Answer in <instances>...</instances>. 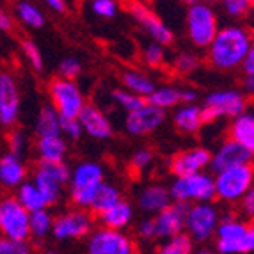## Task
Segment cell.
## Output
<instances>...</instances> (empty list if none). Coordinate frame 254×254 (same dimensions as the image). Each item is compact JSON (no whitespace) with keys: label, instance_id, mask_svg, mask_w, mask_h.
I'll use <instances>...</instances> for the list:
<instances>
[{"label":"cell","instance_id":"6da1fadb","mask_svg":"<svg viewBox=\"0 0 254 254\" xmlns=\"http://www.w3.org/2000/svg\"><path fill=\"white\" fill-rule=\"evenodd\" d=\"M253 50V34L242 25L220 27L210 47L206 48V59L210 66L219 71H233L238 69Z\"/></svg>","mask_w":254,"mask_h":254},{"label":"cell","instance_id":"7a4b0ae2","mask_svg":"<svg viewBox=\"0 0 254 254\" xmlns=\"http://www.w3.org/2000/svg\"><path fill=\"white\" fill-rule=\"evenodd\" d=\"M213 238L219 254H251L254 251V228L251 220L240 219L235 213L220 215Z\"/></svg>","mask_w":254,"mask_h":254},{"label":"cell","instance_id":"3957f363","mask_svg":"<svg viewBox=\"0 0 254 254\" xmlns=\"http://www.w3.org/2000/svg\"><path fill=\"white\" fill-rule=\"evenodd\" d=\"M103 182H105V169L100 162H78L71 169L68 187H66L73 208H80V210L89 212L91 201Z\"/></svg>","mask_w":254,"mask_h":254},{"label":"cell","instance_id":"277c9868","mask_svg":"<svg viewBox=\"0 0 254 254\" xmlns=\"http://www.w3.org/2000/svg\"><path fill=\"white\" fill-rule=\"evenodd\" d=\"M187 36L195 48H208L219 32V14L206 2H192L185 13Z\"/></svg>","mask_w":254,"mask_h":254},{"label":"cell","instance_id":"5b68a950","mask_svg":"<svg viewBox=\"0 0 254 254\" xmlns=\"http://www.w3.org/2000/svg\"><path fill=\"white\" fill-rule=\"evenodd\" d=\"M169 189V195L173 203H182L190 206V204L199 203H213L215 199V183H213V174L210 173H197L190 176H182L174 178Z\"/></svg>","mask_w":254,"mask_h":254},{"label":"cell","instance_id":"8992f818","mask_svg":"<svg viewBox=\"0 0 254 254\" xmlns=\"http://www.w3.org/2000/svg\"><path fill=\"white\" fill-rule=\"evenodd\" d=\"M249 107V100L244 94V91L238 89H217L212 91L204 98V103L201 107L203 125L215 123L219 119H233L237 116L244 114Z\"/></svg>","mask_w":254,"mask_h":254},{"label":"cell","instance_id":"52a82bcc","mask_svg":"<svg viewBox=\"0 0 254 254\" xmlns=\"http://www.w3.org/2000/svg\"><path fill=\"white\" fill-rule=\"evenodd\" d=\"M213 183H215V199L226 204H238L247 192L253 190V164L237 165V167L220 171L213 174Z\"/></svg>","mask_w":254,"mask_h":254},{"label":"cell","instance_id":"ba28073f","mask_svg":"<svg viewBox=\"0 0 254 254\" xmlns=\"http://www.w3.org/2000/svg\"><path fill=\"white\" fill-rule=\"evenodd\" d=\"M69 174H71V167L66 162H63V164L38 162L32 183L38 187L47 208L55 206V204H59L63 201L64 189L68 187L69 182Z\"/></svg>","mask_w":254,"mask_h":254},{"label":"cell","instance_id":"9c48e42d","mask_svg":"<svg viewBox=\"0 0 254 254\" xmlns=\"http://www.w3.org/2000/svg\"><path fill=\"white\" fill-rule=\"evenodd\" d=\"M219 220L220 212L213 203L190 204L187 208L183 233L190 238L192 244H206L215 237Z\"/></svg>","mask_w":254,"mask_h":254},{"label":"cell","instance_id":"30bf717a","mask_svg":"<svg viewBox=\"0 0 254 254\" xmlns=\"http://www.w3.org/2000/svg\"><path fill=\"white\" fill-rule=\"evenodd\" d=\"M48 96L50 105L59 114L61 119H76L85 105L84 93L78 84L71 80H63L59 76L52 78L48 84Z\"/></svg>","mask_w":254,"mask_h":254},{"label":"cell","instance_id":"8fae6325","mask_svg":"<svg viewBox=\"0 0 254 254\" xmlns=\"http://www.w3.org/2000/svg\"><path fill=\"white\" fill-rule=\"evenodd\" d=\"M94 229V217L87 210L69 208L54 217L52 237L57 242H73L89 237Z\"/></svg>","mask_w":254,"mask_h":254},{"label":"cell","instance_id":"7c38bea8","mask_svg":"<svg viewBox=\"0 0 254 254\" xmlns=\"http://www.w3.org/2000/svg\"><path fill=\"white\" fill-rule=\"evenodd\" d=\"M87 254H137V242L127 231L96 228L87 237Z\"/></svg>","mask_w":254,"mask_h":254},{"label":"cell","instance_id":"4fadbf2b","mask_svg":"<svg viewBox=\"0 0 254 254\" xmlns=\"http://www.w3.org/2000/svg\"><path fill=\"white\" fill-rule=\"evenodd\" d=\"M0 237L29 242V212L20 206L14 195L0 197Z\"/></svg>","mask_w":254,"mask_h":254},{"label":"cell","instance_id":"5bb4252c","mask_svg":"<svg viewBox=\"0 0 254 254\" xmlns=\"http://www.w3.org/2000/svg\"><path fill=\"white\" fill-rule=\"evenodd\" d=\"M127 11L139 23L140 29L153 39V43L167 47V45H171L174 41L173 30L165 25V21L148 4H144V2H128Z\"/></svg>","mask_w":254,"mask_h":254},{"label":"cell","instance_id":"9a60e30c","mask_svg":"<svg viewBox=\"0 0 254 254\" xmlns=\"http://www.w3.org/2000/svg\"><path fill=\"white\" fill-rule=\"evenodd\" d=\"M210 160H212L210 149L204 146H194V148H187L174 153L169 160V171L174 174V178L204 173L210 167Z\"/></svg>","mask_w":254,"mask_h":254},{"label":"cell","instance_id":"2e32d148","mask_svg":"<svg viewBox=\"0 0 254 254\" xmlns=\"http://www.w3.org/2000/svg\"><path fill=\"white\" fill-rule=\"evenodd\" d=\"M21 96L18 82L9 71H0V125L14 128L20 118Z\"/></svg>","mask_w":254,"mask_h":254},{"label":"cell","instance_id":"e0dca14e","mask_svg":"<svg viewBox=\"0 0 254 254\" xmlns=\"http://www.w3.org/2000/svg\"><path fill=\"white\" fill-rule=\"evenodd\" d=\"M165 118H167V114L164 110L149 105V103H144L140 109L127 114L125 130L133 137H148L165 123Z\"/></svg>","mask_w":254,"mask_h":254},{"label":"cell","instance_id":"ac0fdd59","mask_svg":"<svg viewBox=\"0 0 254 254\" xmlns=\"http://www.w3.org/2000/svg\"><path fill=\"white\" fill-rule=\"evenodd\" d=\"M187 208H189L187 204L171 203L165 210H162L160 213H157V215L153 217L157 240L164 242V240H169V238L178 237V235L183 233Z\"/></svg>","mask_w":254,"mask_h":254},{"label":"cell","instance_id":"d6986e66","mask_svg":"<svg viewBox=\"0 0 254 254\" xmlns=\"http://www.w3.org/2000/svg\"><path fill=\"white\" fill-rule=\"evenodd\" d=\"M253 162V153L247 151L246 148L238 146L237 142L229 139H224L217 146L215 151H212V160H210V167L212 171L210 174H217L220 171L229 169V167H237V165H246Z\"/></svg>","mask_w":254,"mask_h":254},{"label":"cell","instance_id":"ffe728a7","mask_svg":"<svg viewBox=\"0 0 254 254\" xmlns=\"http://www.w3.org/2000/svg\"><path fill=\"white\" fill-rule=\"evenodd\" d=\"M76 121L80 125L82 133H87L94 140H107L114 133V127L107 114L93 103H85Z\"/></svg>","mask_w":254,"mask_h":254},{"label":"cell","instance_id":"44dd1931","mask_svg":"<svg viewBox=\"0 0 254 254\" xmlns=\"http://www.w3.org/2000/svg\"><path fill=\"white\" fill-rule=\"evenodd\" d=\"M27 164L23 158L14 157L11 153L0 155V189L16 190L23 182H27Z\"/></svg>","mask_w":254,"mask_h":254},{"label":"cell","instance_id":"7402d4cb","mask_svg":"<svg viewBox=\"0 0 254 254\" xmlns=\"http://www.w3.org/2000/svg\"><path fill=\"white\" fill-rule=\"evenodd\" d=\"M173 203L169 195V189L160 183H151V185H144L137 194V206L140 212H144L146 215H157L162 210L169 206Z\"/></svg>","mask_w":254,"mask_h":254},{"label":"cell","instance_id":"603a6c76","mask_svg":"<svg viewBox=\"0 0 254 254\" xmlns=\"http://www.w3.org/2000/svg\"><path fill=\"white\" fill-rule=\"evenodd\" d=\"M228 139L254 153V114L251 110L231 119L228 127Z\"/></svg>","mask_w":254,"mask_h":254},{"label":"cell","instance_id":"cb8c5ba5","mask_svg":"<svg viewBox=\"0 0 254 254\" xmlns=\"http://www.w3.org/2000/svg\"><path fill=\"white\" fill-rule=\"evenodd\" d=\"M135 219V210L131 206V203L121 199L118 204L109 208L107 212L98 215V222L102 224V228L114 229V231H125L130 228L131 222Z\"/></svg>","mask_w":254,"mask_h":254},{"label":"cell","instance_id":"d4e9b609","mask_svg":"<svg viewBox=\"0 0 254 254\" xmlns=\"http://www.w3.org/2000/svg\"><path fill=\"white\" fill-rule=\"evenodd\" d=\"M173 125L183 135H194V133H197L204 127L203 116H201V105L189 103V105L176 107L173 112Z\"/></svg>","mask_w":254,"mask_h":254},{"label":"cell","instance_id":"484cf974","mask_svg":"<svg viewBox=\"0 0 254 254\" xmlns=\"http://www.w3.org/2000/svg\"><path fill=\"white\" fill-rule=\"evenodd\" d=\"M36 153H38L39 162L63 164L68 157V140H64L61 135L41 137L36 140Z\"/></svg>","mask_w":254,"mask_h":254},{"label":"cell","instance_id":"4316f807","mask_svg":"<svg viewBox=\"0 0 254 254\" xmlns=\"http://www.w3.org/2000/svg\"><path fill=\"white\" fill-rule=\"evenodd\" d=\"M121 82H123V89L128 91V93L135 94L139 98H148L149 94L155 91V80H153L151 76L146 75L144 71H139V69H127V71L121 75Z\"/></svg>","mask_w":254,"mask_h":254},{"label":"cell","instance_id":"83f0119b","mask_svg":"<svg viewBox=\"0 0 254 254\" xmlns=\"http://www.w3.org/2000/svg\"><path fill=\"white\" fill-rule=\"evenodd\" d=\"M121 199H123V194L119 190V187H116L114 183L110 182H103L96 190V194H94L93 201H91L89 212L98 217L100 213L107 212L109 208L118 204Z\"/></svg>","mask_w":254,"mask_h":254},{"label":"cell","instance_id":"f1b7e54d","mask_svg":"<svg viewBox=\"0 0 254 254\" xmlns=\"http://www.w3.org/2000/svg\"><path fill=\"white\" fill-rule=\"evenodd\" d=\"M34 133L38 139H41V137L61 135V118L50 103L43 105L39 109L38 118H36V123H34Z\"/></svg>","mask_w":254,"mask_h":254},{"label":"cell","instance_id":"f546056e","mask_svg":"<svg viewBox=\"0 0 254 254\" xmlns=\"http://www.w3.org/2000/svg\"><path fill=\"white\" fill-rule=\"evenodd\" d=\"M146 103L157 107L164 112H167L169 109H176L182 105V87H176V85L155 87V91L146 98Z\"/></svg>","mask_w":254,"mask_h":254},{"label":"cell","instance_id":"4dcf8cb0","mask_svg":"<svg viewBox=\"0 0 254 254\" xmlns=\"http://www.w3.org/2000/svg\"><path fill=\"white\" fill-rule=\"evenodd\" d=\"M14 192H16V194H14V199H16L18 203H20V206L23 208V210H27L29 213L47 208L43 195L39 194L38 187L32 183V180H30V182L29 180L23 182Z\"/></svg>","mask_w":254,"mask_h":254},{"label":"cell","instance_id":"1f68e13d","mask_svg":"<svg viewBox=\"0 0 254 254\" xmlns=\"http://www.w3.org/2000/svg\"><path fill=\"white\" fill-rule=\"evenodd\" d=\"M52 224H54V215L48 208L29 213V238L41 244L48 235H52Z\"/></svg>","mask_w":254,"mask_h":254},{"label":"cell","instance_id":"d6a6232c","mask_svg":"<svg viewBox=\"0 0 254 254\" xmlns=\"http://www.w3.org/2000/svg\"><path fill=\"white\" fill-rule=\"evenodd\" d=\"M14 11H16L18 20L29 29H43L45 23H47V18H45V13L41 11V7L32 4V2H18L14 5Z\"/></svg>","mask_w":254,"mask_h":254},{"label":"cell","instance_id":"836d02e7","mask_svg":"<svg viewBox=\"0 0 254 254\" xmlns=\"http://www.w3.org/2000/svg\"><path fill=\"white\" fill-rule=\"evenodd\" d=\"M153 254H194V244L185 233L164 240Z\"/></svg>","mask_w":254,"mask_h":254},{"label":"cell","instance_id":"e575fe53","mask_svg":"<svg viewBox=\"0 0 254 254\" xmlns=\"http://www.w3.org/2000/svg\"><path fill=\"white\" fill-rule=\"evenodd\" d=\"M5 144H7V153H11L14 157L23 158V155L29 149V137L20 128H11V131L5 137Z\"/></svg>","mask_w":254,"mask_h":254},{"label":"cell","instance_id":"d590c367","mask_svg":"<svg viewBox=\"0 0 254 254\" xmlns=\"http://www.w3.org/2000/svg\"><path fill=\"white\" fill-rule=\"evenodd\" d=\"M112 100H114L116 105H118L119 109H123L127 114H130V112H133V110L140 109V107L146 103L144 98H139V96L128 93V91H125V89H114L112 91Z\"/></svg>","mask_w":254,"mask_h":254},{"label":"cell","instance_id":"8d00e7d4","mask_svg":"<svg viewBox=\"0 0 254 254\" xmlns=\"http://www.w3.org/2000/svg\"><path fill=\"white\" fill-rule=\"evenodd\" d=\"M199 64H201V61L195 54H192V52H182V54L176 55L173 66L176 73H180V75H183V76H189L199 68Z\"/></svg>","mask_w":254,"mask_h":254},{"label":"cell","instance_id":"74e56055","mask_svg":"<svg viewBox=\"0 0 254 254\" xmlns=\"http://www.w3.org/2000/svg\"><path fill=\"white\" fill-rule=\"evenodd\" d=\"M82 69H84V66H82L80 59H76L73 55H68V57L61 59L59 66H57L59 78H63V80H71V82H75L76 78L82 75Z\"/></svg>","mask_w":254,"mask_h":254},{"label":"cell","instance_id":"f35d334b","mask_svg":"<svg viewBox=\"0 0 254 254\" xmlns=\"http://www.w3.org/2000/svg\"><path fill=\"white\" fill-rule=\"evenodd\" d=\"M142 63L149 68L157 69L164 66L165 63V47L158 45V43H149L142 48Z\"/></svg>","mask_w":254,"mask_h":254},{"label":"cell","instance_id":"ab89813d","mask_svg":"<svg viewBox=\"0 0 254 254\" xmlns=\"http://www.w3.org/2000/svg\"><path fill=\"white\" fill-rule=\"evenodd\" d=\"M220 5H222V11H224L226 16L233 18V20L246 18L253 11V2L251 0H224Z\"/></svg>","mask_w":254,"mask_h":254},{"label":"cell","instance_id":"60d3db41","mask_svg":"<svg viewBox=\"0 0 254 254\" xmlns=\"http://www.w3.org/2000/svg\"><path fill=\"white\" fill-rule=\"evenodd\" d=\"M21 52L25 55L27 63L30 64V68L34 69V71L41 73L43 68H45V63H43V55L38 45L32 39H23L21 41Z\"/></svg>","mask_w":254,"mask_h":254},{"label":"cell","instance_id":"b9f144b4","mask_svg":"<svg viewBox=\"0 0 254 254\" xmlns=\"http://www.w3.org/2000/svg\"><path fill=\"white\" fill-rule=\"evenodd\" d=\"M91 13L96 18L102 20H112L118 16L119 13V4L116 0H93L89 4Z\"/></svg>","mask_w":254,"mask_h":254},{"label":"cell","instance_id":"7bdbcfd3","mask_svg":"<svg viewBox=\"0 0 254 254\" xmlns=\"http://www.w3.org/2000/svg\"><path fill=\"white\" fill-rule=\"evenodd\" d=\"M155 160V153L149 148H139L135 149V153L130 158V167L135 173H144L146 169H149Z\"/></svg>","mask_w":254,"mask_h":254},{"label":"cell","instance_id":"ee69618b","mask_svg":"<svg viewBox=\"0 0 254 254\" xmlns=\"http://www.w3.org/2000/svg\"><path fill=\"white\" fill-rule=\"evenodd\" d=\"M34 249L29 242H16L0 237V254H32Z\"/></svg>","mask_w":254,"mask_h":254},{"label":"cell","instance_id":"f6af8a7d","mask_svg":"<svg viewBox=\"0 0 254 254\" xmlns=\"http://www.w3.org/2000/svg\"><path fill=\"white\" fill-rule=\"evenodd\" d=\"M61 137L64 140H78L82 137V128L76 119H61Z\"/></svg>","mask_w":254,"mask_h":254},{"label":"cell","instance_id":"bcb514c9","mask_svg":"<svg viewBox=\"0 0 254 254\" xmlns=\"http://www.w3.org/2000/svg\"><path fill=\"white\" fill-rule=\"evenodd\" d=\"M135 231H137V237H139L142 242L157 240V235H155V224H153V217H146V219L139 220Z\"/></svg>","mask_w":254,"mask_h":254},{"label":"cell","instance_id":"7dc6e473","mask_svg":"<svg viewBox=\"0 0 254 254\" xmlns=\"http://www.w3.org/2000/svg\"><path fill=\"white\" fill-rule=\"evenodd\" d=\"M238 204H240V208H242V213L251 219V217L254 215V190L247 192V194L240 199V203Z\"/></svg>","mask_w":254,"mask_h":254},{"label":"cell","instance_id":"c3c4849f","mask_svg":"<svg viewBox=\"0 0 254 254\" xmlns=\"http://www.w3.org/2000/svg\"><path fill=\"white\" fill-rule=\"evenodd\" d=\"M13 27H14L13 16H11V14H9L2 5H0V30L9 32V30H13Z\"/></svg>","mask_w":254,"mask_h":254},{"label":"cell","instance_id":"681fc988","mask_svg":"<svg viewBox=\"0 0 254 254\" xmlns=\"http://www.w3.org/2000/svg\"><path fill=\"white\" fill-rule=\"evenodd\" d=\"M47 7L50 9V11H54L55 14H66L68 13L69 4L66 0H48Z\"/></svg>","mask_w":254,"mask_h":254},{"label":"cell","instance_id":"f907efd6","mask_svg":"<svg viewBox=\"0 0 254 254\" xmlns=\"http://www.w3.org/2000/svg\"><path fill=\"white\" fill-rule=\"evenodd\" d=\"M240 68L246 76H254V48L246 55V59H244Z\"/></svg>","mask_w":254,"mask_h":254},{"label":"cell","instance_id":"816d5d0a","mask_svg":"<svg viewBox=\"0 0 254 254\" xmlns=\"http://www.w3.org/2000/svg\"><path fill=\"white\" fill-rule=\"evenodd\" d=\"M244 89H246V96L247 94H253V91H254V76H246L244 78Z\"/></svg>","mask_w":254,"mask_h":254},{"label":"cell","instance_id":"f5cc1de1","mask_svg":"<svg viewBox=\"0 0 254 254\" xmlns=\"http://www.w3.org/2000/svg\"><path fill=\"white\" fill-rule=\"evenodd\" d=\"M194 254H219L215 249H199V251H194Z\"/></svg>","mask_w":254,"mask_h":254},{"label":"cell","instance_id":"db71d44e","mask_svg":"<svg viewBox=\"0 0 254 254\" xmlns=\"http://www.w3.org/2000/svg\"><path fill=\"white\" fill-rule=\"evenodd\" d=\"M41 254H57V253H55V251H43Z\"/></svg>","mask_w":254,"mask_h":254},{"label":"cell","instance_id":"11a10c76","mask_svg":"<svg viewBox=\"0 0 254 254\" xmlns=\"http://www.w3.org/2000/svg\"><path fill=\"white\" fill-rule=\"evenodd\" d=\"M0 128H2V125H0Z\"/></svg>","mask_w":254,"mask_h":254}]
</instances>
